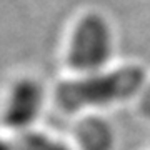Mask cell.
<instances>
[{
  "mask_svg": "<svg viewBox=\"0 0 150 150\" xmlns=\"http://www.w3.org/2000/svg\"><path fill=\"white\" fill-rule=\"evenodd\" d=\"M144 80L145 74L139 67H125L107 74H92L85 79L59 85L55 100L65 112H79L85 107L125 100L139 90Z\"/></svg>",
  "mask_w": 150,
  "mask_h": 150,
  "instance_id": "1",
  "label": "cell"
},
{
  "mask_svg": "<svg viewBox=\"0 0 150 150\" xmlns=\"http://www.w3.org/2000/svg\"><path fill=\"white\" fill-rule=\"evenodd\" d=\"M112 55V32L102 15L88 13L75 27L69 45L70 69L85 74H95Z\"/></svg>",
  "mask_w": 150,
  "mask_h": 150,
  "instance_id": "2",
  "label": "cell"
},
{
  "mask_svg": "<svg viewBox=\"0 0 150 150\" xmlns=\"http://www.w3.org/2000/svg\"><path fill=\"white\" fill-rule=\"evenodd\" d=\"M43 103V90L32 79H22L12 87L5 110L4 123L10 129H27L37 120Z\"/></svg>",
  "mask_w": 150,
  "mask_h": 150,
  "instance_id": "3",
  "label": "cell"
},
{
  "mask_svg": "<svg viewBox=\"0 0 150 150\" xmlns=\"http://www.w3.org/2000/svg\"><path fill=\"white\" fill-rule=\"evenodd\" d=\"M112 135L100 122H88L82 127L80 144L83 150H108Z\"/></svg>",
  "mask_w": 150,
  "mask_h": 150,
  "instance_id": "4",
  "label": "cell"
},
{
  "mask_svg": "<svg viewBox=\"0 0 150 150\" xmlns=\"http://www.w3.org/2000/svg\"><path fill=\"white\" fill-rule=\"evenodd\" d=\"M13 150H70L69 147L43 134L27 132L13 142Z\"/></svg>",
  "mask_w": 150,
  "mask_h": 150,
  "instance_id": "5",
  "label": "cell"
},
{
  "mask_svg": "<svg viewBox=\"0 0 150 150\" xmlns=\"http://www.w3.org/2000/svg\"><path fill=\"white\" fill-rule=\"evenodd\" d=\"M0 150H13V145L7 144V142H4V140H0Z\"/></svg>",
  "mask_w": 150,
  "mask_h": 150,
  "instance_id": "6",
  "label": "cell"
},
{
  "mask_svg": "<svg viewBox=\"0 0 150 150\" xmlns=\"http://www.w3.org/2000/svg\"><path fill=\"white\" fill-rule=\"evenodd\" d=\"M144 107L147 108V110H149L150 112V90L147 92V95H145V100H144Z\"/></svg>",
  "mask_w": 150,
  "mask_h": 150,
  "instance_id": "7",
  "label": "cell"
}]
</instances>
